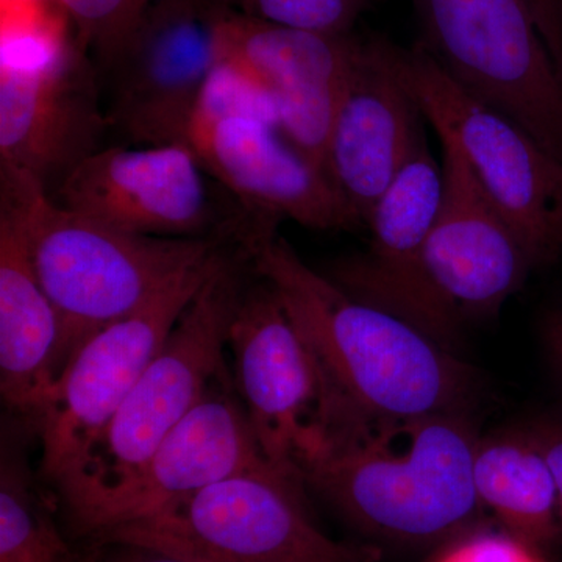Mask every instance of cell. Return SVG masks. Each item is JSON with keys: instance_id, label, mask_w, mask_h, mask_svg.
Masks as SVG:
<instances>
[{"instance_id": "obj_15", "label": "cell", "mask_w": 562, "mask_h": 562, "mask_svg": "<svg viewBox=\"0 0 562 562\" xmlns=\"http://www.w3.org/2000/svg\"><path fill=\"white\" fill-rule=\"evenodd\" d=\"M441 192L442 168L424 133L369 217L368 249L336 261L325 276L351 297L395 314L457 351L462 328L443 308L425 269Z\"/></svg>"}, {"instance_id": "obj_22", "label": "cell", "mask_w": 562, "mask_h": 562, "mask_svg": "<svg viewBox=\"0 0 562 562\" xmlns=\"http://www.w3.org/2000/svg\"><path fill=\"white\" fill-rule=\"evenodd\" d=\"M81 49L101 74L110 68L151 0H57Z\"/></svg>"}, {"instance_id": "obj_24", "label": "cell", "mask_w": 562, "mask_h": 562, "mask_svg": "<svg viewBox=\"0 0 562 562\" xmlns=\"http://www.w3.org/2000/svg\"><path fill=\"white\" fill-rule=\"evenodd\" d=\"M430 562H543L532 549L508 532H464Z\"/></svg>"}, {"instance_id": "obj_17", "label": "cell", "mask_w": 562, "mask_h": 562, "mask_svg": "<svg viewBox=\"0 0 562 562\" xmlns=\"http://www.w3.org/2000/svg\"><path fill=\"white\" fill-rule=\"evenodd\" d=\"M361 40L351 33L295 31L232 10L224 61L266 95L281 132L325 171L333 120Z\"/></svg>"}, {"instance_id": "obj_11", "label": "cell", "mask_w": 562, "mask_h": 562, "mask_svg": "<svg viewBox=\"0 0 562 562\" xmlns=\"http://www.w3.org/2000/svg\"><path fill=\"white\" fill-rule=\"evenodd\" d=\"M206 176L190 144L103 147L81 161L52 199L122 232L238 244L247 216L222 211Z\"/></svg>"}, {"instance_id": "obj_16", "label": "cell", "mask_w": 562, "mask_h": 562, "mask_svg": "<svg viewBox=\"0 0 562 562\" xmlns=\"http://www.w3.org/2000/svg\"><path fill=\"white\" fill-rule=\"evenodd\" d=\"M442 149V192L425 246V269L443 308L462 328L494 316L535 266L471 166L449 140Z\"/></svg>"}, {"instance_id": "obj_26", "label": "cell", "mask_w": 562, "mask_h": 562, "mask_svg": "<svg viewBox=\"0 0 562 562\" xmlns=\"http://www.w3.org/2000/svg\"><path fill=\"white\" fill-rule=\"evenodd\" d=\"M532 441L539 447L543 458L549 462L557 484L558 503H560V522L562 536V417H546L527 425Z\"/></svg>"}, {"instance_id": "obj_19", "label": "cell", "mask_w": 562, "mask_h": 562, "mask_svg": "<svg viewBox=\"0 0 562 562\" xmlns=\"http://www.w3.org/2000/svg\"><path fill=\"white\" fill-rule=\"evenodd\" d=\"M61 375V322L41 286L16 199L0 187V392L35 425Z\"/></svg>"}, {"instance_id": "obj_25", "label": "cell", "mask_w": 562, "mask_h": 562, "mask_svg": "<svg viewBox=\"0 0 562 562\" xmlns=\"http://www.w3.org/2000/svg\"><path fill=\"white\" fill-rule=\"evenodd\" d=\"M79 562H188L172 554L125 541L83 543Z\"/></svg>"}, {"instance_id": "obj_20", "label": "cell", "mask_w": 562, "mask_h": 562, "mask_svg": "<svg viewBox=\"0 0 562 562\" xmlns=\"http://www.w3.org/2000/svg\"><path fill=\"white\" fill-rule=\"evenodd\" d=\"M473 483L508 535L536 550L562 541L553 473L527 428L480 438Z\"/></svg>"}, {"instance_id": "obj_18", "label": "cell", "mask_w": 562, "mask_h": 562, "mask_svg": "<svg viewBox=\"0 0 562 562\" xmlns=\"http://www.w3.org/2000/svg\"><path fill=\"white\" fill-rule=\"evenodd\" d=\"M416 102L384 60L380 38L361 40L333 120L325 172L355 227H368L376 203L424 135Z\"/></svg>"}, {"instance_id": "obj_4", "label": "cell", "mask_w": 562, "mask_h": 562, "mask_svg": "<svg viewBox=\"0 0 562 562\" xmlns=\"http://www.w3.org/2000/svg\"><path fill=\"white\" fill-rule=\"evenodd\" d=\"M249 273V254L228 247L79 471L55 490L66 522L132 480L227 368L228 330Z\"/></svg>"}, {"instance_id": "obj_7", "label": "cell", "mask_w": 562, "mask_h": 562, "mask_svg": "<svg viewBox=\"0 0 562 562\" xmlns=\"http://www.w3.org/2000/svg\"><path fill=\"white\" fill-rule=\"evenodd\" d=\"M247 281L228 330L233 384L262 454L302 483L342 403L316 351L261 277Z\"/></svg>"}, {"instance_id": "obj_1", "label": "cell", "mask_w": 562, "mask_h": 562, "mask_svg": "<svg viewBox=\"0 0 562 562\" xmlns=\"http://www.w3.org/2000/svg\"><path fill=\"white\" fill-rule=\"evenodd\" d=\"M243 247L316 351L344 408L368 417L471 412L476 375L457 351L351 297L310 268L279 227L255 232Z\"/></svg>"}, {"instance_id": "obj_8", "label": "cell", "mask_w": 562, "mask_h": 562, "mask_svg": "<svg viewBox=\"0 0 562 562\" xmlns=\"http://www.w3.org/2000/svg\"><path fill=\"white\" fill-rule=\"evenodd\" d=\"M425 47L562 161V76L527 0H419Z\"/></svg>"}, {"instance_id": "obj_3", "label": "cell", "mask_w": 562, "mask_h": 562, "mask_svg": "<svg viewBox=\"0 0 562 562\" xmlns=\"http://www.w3.org/2000/svg\"><path fill=\"white\" fill-rule=\"evenodd\" d=\"M20 205L41 286L61 322V373L95 333L144 308L233 243L117 231L58 205L27 173L0 162Z\"/></svg>"}, {"instance_id": "obj_13", "label": "cell", "mask_w": 562, "mask_h": 562, "mask_svg": "<svg viewBox=\"0 0 562 562\" xmlns=\"http://www.w3.org/2000/svg\"><path fill=\"white\" fill-rule=\"evenodd\" d=\"M190 146L251 225L290 220L313 231L357 228L324 169L265 111H198Z\"/></svg>"}, {"instance_id": "obj_27", "label": "cell", "mask_w": 562, "mask_h": 562, "mask_svg": "<svg viewBox=\"0 0 562 562\" xmlns=\"http://www.w3.org/2000/svg\"><path fill=\"white\" fill-rule=\"evenodd\" d=\"M562 76V0H527Z\"/></svg>"}, {"instance_id": "obj_29", "label": "cell", "mask_w": 562, "mask_h": 562, "mask_svg": "<svg viewBox=\"0 0 562 562\" xmlns=\"http://www.w3.org/2000/svg\"><path fill=\"white\" fill-rule=\"evenodd\" d=\"M46 3V0H2V9H11V7H27Z\"/></svg>"}, {"instance_id": "obj_21", "label": "cell", "mask_w": 562, "mask_h": 562, "mask_svg": "<svg viewBox=\"0 0 562 562\" xmlns=\"http://www.w3.org/2000/svg\"><path fill=\"white\" fill-rule=\"evenodd\" d=\"M27 420L9 414L0 452V562H79L76 549L57 520V498L44 490L29 462Z\"/></svg>"}, {"instance_id": "obj_12", "label": "cell", "mask_w": 562, "mask_h": 562, "mask_svg": "<svg viewBox=\"0 0 562 562\" xmlns=\"http://www.w3.org/2000/svg\"><path fill=\"white\" fill-rule=\"evenodd\" d=\"M101 70L76 36L33 58H2L0 162L54 195L81 161L103 149L109 131Z\"/></svg>"}, {"instance_id": "obj_14", "label": "cell", "mask_w": 562, "mask_h": 562, "mask_svg": "<svg viewBox=\"0 0 562 562\" xmlns=\"http://www.w3.org/2000/svg\"><path fill=\"white\" fill-rule=\"evenodd\" d=\"M265 469L276 468L258 446L227 366L140 471L69 519L66 528L74 539L91 542L211 484Z\"/></svg>"}, {"instance_id": "obj_6", "label": "cell", "mask_w": 562, "mask_h": 562, "mask_svg": "<svg viewBox=\"0 0 562 562\" xmlns=\"http://www.w3.org/2000/svg\"><path fill=\"white\" fill-rule=\"evenodd\" d=\"M305 491L277 469L244 472L91 542L140 543L188 562L382 560L379 547L325 535L308 512Z\"/></svg>"}, {"instance_id": "obj_5", "label": "cell", "mask_w": 562, "mask_h": 562, "mask_svg": "<svg viewBox=\"0 0 562 562\" xmlns=\"http://www.w3.org/2000/svg\"><path fill=\"white\" fill-rule=\"evenodd\" d=\"M384 60L439 139L449 140L516 233L532 266L562 254V161L530 133L462 90L419 46L380 38Z\"/></svg>"}, {"instance_id": "obj_28", "label": "cell", "mask_w": 562, "mask_h": 562, "mask_svg": "<svg viewBox=\"0 0 562 562\" xmlns=\"http://www.w3.org/2000/svg\"><path fill=\"white\" fill-rule=\"evenodd\" d=\"M543 341L562 382V308L554 310L543 322Z\"/></svg>"}, {"instance_id": "obj_10", "label": "cell", "mask_w": 562, "mask_h": 562, "mask_svg": "<svg viewBox=\"0 0 562 562\" xmlns=\"http://www.w3.org/2000/svg\"><path fill=\"white\" fill-rule=\"evenodd\" d=\"M228 247L181 276L144 308L92 335L70 358L33 425L41 443V479L54 490L79 471Z\"/></svg>"}, {"instance_id": "obj_2", "label": "cell", "mask_w": 562, "mask_h": 562, "mask_svg": "<svg viewBox=\"0 0 562 562\" xmlns=\"http://www.w3.org/2000/svg\"><path fill=\"white\" fill-rule=\"evenodd\" d=\"M479 441L471 412L351 414L303 468L302 483L372 538L405 546L453 541L483 509L473 483Z\"/></svg>"}, {"instance_id": "obj_23", "label": "cell", "mask_w": 562, "mask_h": 562, "mask_svg": "<svg viewBox=\"0 0 562 562\" xmlns=\"http://www.w3.org/2000/svg\"><path fill=\"white\" fill-rule=\"evenodd\" d=\"M254 20L325 35L351 33L369 0H224Z\"/></svg>"}, {"instance_id": "obj_9", "label": "cell", "mask_w": 562, "mask_h": 562, "mask_svg": "<svg viewBox=\"0 0 562 562\" xmlns=\"http://www.w3.org/2000/svg\"><path fill=\"white\" fill-rule=\"evenodd\" d=\"M231 11L224 0H151L105 72L110 128L131 146L190 144Z\"/></svg>"}]
</instances>
